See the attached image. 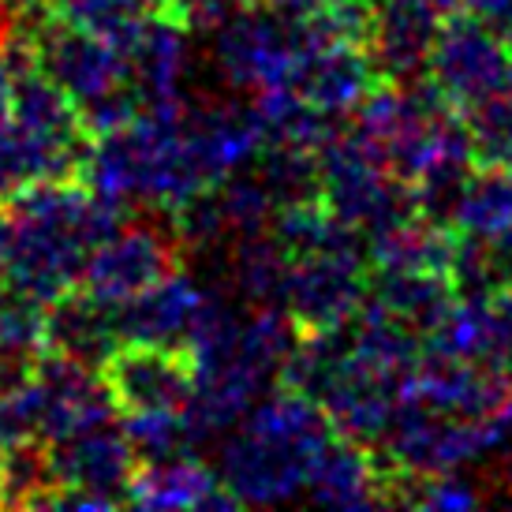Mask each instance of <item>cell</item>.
<instances>
[{
  "label": "cell",
  "instance_id": "cell-1",
  "mask_svg": "<svg viewBox=\"0 0 512 512\" xmlns=\"http://www.w3.org/2000/svg\"><path fill=\"white\" fill-rule=\"evenodd\" d=\"M12 277L8 288L53 303L79 288L83 266L113 228L131 214L98 199L83 180L30 187L12 202Z\"/></svg>",
  "mask_w": 512,
  "mask_h": 512
},
{
  "label": "cell",
  "instance_id": "cell-2",
  "mask_svg": "<svg viewBox=\"0 0 512 512\" xmlns=\"http://www.w3.org/2000/svg\"><path fill=\"white\" fill-rule=\"evenodd\" d=\"M333 434L337 430L318 400L281 385L221 438V483L240 505H288L303 498L314 456Z\"/></svg>",
  "mask_w": 512,
  "mask_h": 512
},
{
  "label": "cell",
  "instance_id": "cell-3",
  "mask_svg": "<svg viewBox=\"0 0 512 512\" xmlns=\"http://www.w3.org/2000/svg\"><path fill=\"white\" fill-rule=\"evenodd\" d=\"M79 180L124 214L150 206L165 217L210 187L191 154L184 116L157 113H139L124 128L98 135Z\"/></svg>",
  "mask_w": 512,
  "mask_h": 512
},
{
  "label": "cell",
  "instance_id": "cell-4",
  "mask_svg": "<svg viewBox=\"0 0 512 512\" xmlns=\"http://www.w3.org/2000/svg\"><path fill=\"white\" fill-rule=\"evenodd\" d=\"M27 38L42 72L79 105L94 139L105 131L124 128L143 113V105L131 90L128 57L116 42L72 27L64 19H53V15L38 27H30Z\"/></svg>",
  "mask_w": 512,
  "mask_h": 512
},
{
  "label": "cell",
  "instance_id": "cell-5",
  "mask_svg": "<svg viewBox=\"0 0 512 512\" xmlns=\"http://www.w3.org/2000/svg\"><path fill=\"white\" fill-rule=\"evenodd\" d=\"M509 441V423L464 419V415L441 412V408L408 393L382 441L374 445V453H378V464L397 490L400 483H412V479L479 468V464L505 453Z\"/></svg>",
  "mask_w": 512,
  "mask_h": 512
},
{
  "label": "cell",
  "instance_id": "cell-6",
  "mask_svg": "<svg viewBox=\"0 0 512 512\" xmlns=\"http://www.w3.org/2000/svg\"><path fill=\"white\" fill-rule=\"evenodd\" d=\"M318 161H322V202L344 225L356 228L363 240H374L385 228L419 214L412 184L385 169L352 131V124L329 131Z\"/></svg>",
  "mask_w": 512,
  "mask_h": 512
},
{
  "label": "cell",
  "instance_id": "cell-7",
  "mask_svg": "<svg viewBox=\"0 0 512 512\" xmlns=\"http://www.w3.org/2000/svg\"><path fill=\"white\" fill-rule=\"evenodd\" d=\"M370 296L367 240L329 243L318 251L292 255L285 307L303 333H333L352 326Z\"/></svg>",
  "mask_w": 512,
  "mask_h": 512
},
{
  "label": "cell",
  "instance_id": "cell-8",
  "mask_svg": "<svg viewBox=\"0 0 512 512\" xmlns=\"http://www.w3.org/2000/svg\"><path fill=\"white\" fill-rule=\"evenodd\" d=\"M299 53L296 15L273 8L266 0L247 4L243 12L210 30V57L217 75L240 94H266L288 86Z\"/></svg>",
  "mask_w": 512,
  "mask_h": 512
},
{
  "label": "cell",
  "instance_id": "cell-9",
  "mask_svg": "<svg viewBox=\"0 0 512 512\" xmlns=\"http://www.w3.org/2000/svg\"><path fill=\"white\" fill-rule=\"evenodd\" d=\"M180 251L184 247L169 217L165 221H131L128 217L90 251L79 288H86L109 307H124L135 296H143L150 285H157L161 277H169L180 262Z\"/></svg>",
  "mask_w": 512,
  "mask_h": 512
},
{
  "label": "cell",
  "instance_id": "cell-10",
  "mask_svg": "<svg viewBox=\"0 0 512 512\" xmlns=\"http://www.w3.org/2000/svg\"><path fill=\"white\" fill-rule=\"evenodd\" d=\"M427 79L441 90V98L468 113L512 86V45L468 12L453 15L434 45Z\"/></svg>",
  "mask_w": 512,
  "mask_h": 512
},
{
  "label": "cell",
  "instance_id": "cell-11",
  "mask_svg": "<svg viewBox=\"0 0 512 512\" xmlns=\"http://www.w3.org/2000/svg\"><path fill=\"white\" fill-rule=\"evenodd\" d=\"M27 393L30 408H34V430H38L42 445L105 427L120 415L101 370L53 356V352L38 356L34 374L27 378Z\"/></svg>",
  "mask_w": 512,
  "mask_h": 512
},
{
  "label": "cell",
  "instance_id": "cell-12",
  "mask_svg": "<svg viewBox=\"0 0 512 512\" xmlns=\"http://www.w3.org/2000/svg\"><path fill=\"white\" fill-rule=\"evenodd\" d=\"M191 34L180 15L146 12L139 30L124 45L131 72V90L143 105V113L157 116H187V79H191Z\"/></svg>",
  "mask_w": 512,
  "mask_h": 512
},
{
  "label": "cell",
  "instance_id": "cell-13",
  "mask_svg": "<svg viewBox=\"0 0 512 512\" xmlns=\"http://www.w3.org/2000/svg\"><path fill=\"white\" fill-rule=\"evenodd\" d=\"M460 0H370L367 49L389 83H419Z\"/></svg>",
  "mask_w": 512,
  "mask_h": 512
},
{
  "label": "cell",
  "instance_id": "cell-14",
  "mask_svg": "<svg viewBox=\"0 0 512 512\" xmlns=\"http://www.w3.org/2000/svg\"><path fill=\"white\" fill-rule=\"evenodd\" d=\"M101 378L120 415L187 408V397L195 389V367L187 352L157 344H120L101 363Z\"/></svg>",
  "mask_w": 512,
  "mask_h": 512
},
{
  "label": "cell",
  "instance_id": "cell-15",
  "mask_svg": "<svg viewBox=\"0 0 512 512\" xmlns=\"http://www.w3.org/2000/svg\"><path fill=\"white\" fill-rule=\"evenodd\" d=\"M53 483L68 490H83L109 505H128L131 475L139 468V453L128 441L124 427L105 423V427L83 430L75 438L45 445Z\"/></svg>",
  "mask_w": 512,
  "mask_h": 512
},
{
  "label": "cell",
  "instance_id": "cell-16",
  "mask_svg": "<svg viewBox=\"0 0 512 512\" xmlns=\"http://www.w3.org/2000/svg\"><path fill=\"white\" fill-rule=\"evenodd\" d=\"M184 131L191 154L199 161L206 184L214 187L232 172L251 169L258 154L266 150V124L251 101H210V105H191L184 116Z\"/></svg>",
  "mask_w": 512,
  "mask_h": 512
},
{
  "label": "cell",
  "instance_id": "cell-17",
  "mask_svg": "<svg viewBox=\"0 0 512 512\" xmlns=\"http://www.w3.org/2000/svg\"><path fill=\"white\" fill-rule=\"evenodd\" d=\"M214 288L199 285L191 273L172 270L150 285L143 296L116 307V322H120V341L124 344H157V348H176L187 352L191 333L199 326L202 311L210 303Z\"/></svg>",
  "mask_w": 512,
  "mask_h": 512
},
{
  "label": "cell",
  "instance_id": "cell-18",
  "mask_svg": "<svg viewBox=\"0 0 512 512\" xmlns=\"http://www.w3.org/2000/svg\"><path fill=\"white\" fill-rule=\"evenodd\" d=\"M303 498L333 509H374L393 501V483L370 445L333 434L314 456Z\"/></svg>",
  "mask_w": 512,
  "mask_h": 512
},
{
  "label": "cell",
  "instance_id": "cell-19",
  "mask_svg": "<svg viewBox=\"0 0 512 512\" xmlns=\"http://www.w3.org/2000/svg\"><path fill=\"white\" fill-rule=\"evenodd\" d=\"M128 505L135 509H236L240 501L232 498L221 483L217 464H206L187 453H172L161 460H143L128 486Z\"/></svg>",
  "mask_w": 512,
  "mask_h": 512
},
{
  "label": "cell",
  "instance_id": "cell-20",
  "mask_svg": "<svg viewBox=\"0 0 512 512\" xmlns=\"http://www.w3.org/2000/svg\"><path fill=\"white\" fill-rule=\"evenodd\" d=\"M116 307L94 299L86 288H72L45 307V352L101 370V363L120 348Z\"/></svg>",
  "mask_w": 512,
  "mask_h": 512
},
{
  "label": "cell",
  "instance_id": "cell-21",
  "mask_svg": "<svg viewBox=\"0 0 512 512\" xmlns=\"http://www.w3.org/2000/svg\"><path fill=\"white\" fill-rule=\"evenodd\" d=\"M460 299L449 273H370L367 303L415 329L423 341Z\"/></svg>",
  "mask_w": 512,
  "mask_h": 512
},
{
  "label": "cell",
  "instance_id": "cell-22",
  "mask_svg": "<svg viewBox=\"0 0 512 512\" xmlns=\"http://www.w3.org/2000/svg\"><path fill=\"white\" fill-rule=\"evenodd\" d=\"M456 232L415 214L367 240L370 273H449Z\"/></svg>",
  "mask_w": 512,
  "mask_h": 512
},
{
  "label": "cell",
  "instance_id": "cell-23",
  "mask_svg": "<svg viewBox=\"0 0 512 512\" xmlns=\"http://www.w3.org/2000/svg\"><path fill=\"white\" fill-rule=\"evenodd\" d=\"M288 270H292V255L273 236V228L225 247V288L247 307H281Z\"/></svg>",
  "mask_w": 512,
  "mask_h": 512
},
{
  "label": "cell",
  "instance_id": "cell-24",
  "mask_svg": "<svg viewBox=\"0 0 512 512\" xmlns=\"http://www.w3.org/2000/svg\"><path fill=\"white\" fill-rule=\"evenodd\" d=\"M453 232L475 240H505L512 236V169L483 165L468 176L453 210Z\"/></svg>",
  "mask_w": 512,
  "mask_h": 512
},
{
  "label": "cell",
  "instance_id": "cell-25",
  "mask_svg": "<svg viewBox=\"0 0 512 512\" xmlns=\"http://www.w3.org/2000/svg\"><path fill=\"white\" fill-rule=\"evenodd\" d=\"M393 501L434 512H464L486 505L490 494H486V486L479 479H471L468 471H449V475H430V479L400 483L393 490Z\"/></svg>",
  "mask_w": 512,
  "mask_h": 512
},
{
  "label": "cell",
  "instance_id": "cell-26",
  "mask_svg": "<svg viewBox=\"0 0 512 512\" xmlns=\"http://www.w3.org/2000/svg\"><path fill=\"white\" fill-rule=\"evenodd\" d=\"M124 423V434L135 445L139 460H161V456L172 453H187L195 449L191 441V430H187V415L184 408H161V412H131L120 415Z\"/></svg>",
  "mask_w": 512,
  "mask_h": 512
},
{
  "label": "cell",
  "instance_id": "cell-27",
  "mask_svg": "<svg viewBox=\"0 0 512 512\" xmlns=\"http://www.w3.org/2000/svg\"><path fill=\"white\" fill-rule=\"evenodd\" d=\"M468 128L475 139V154L483 165H509L512 169V86L483 105L468 109Z\"/></svg>",
  "mask_w": 512,
  "mask_h": 512
},
{
  "label": "cell",
  "instance_id": "cell-28",
  "mask_svg": "<svg viewBox=\"0 0 512 512\" xmlns=\"http://www.w3.org/2000/svg\"><path fill=\"white\" fill-rule=\"evenodd\" d=\"M460 8L494 30L505 45H512V0H460Z\"/></svg>",
  "mask_w": 512,
  "mask_h": 512
},
{
  "label": "cell",
  "instance_id": "cell-29",
  "mask_svg": "<svg viewBox=\"0 0 512 512\" xmlns=\"http://www.w3.org/2000/svg\"><path fill=\"white\" fill-rule=\"evenodd\" d=\"M12 277V214L0 210V292L8 288Z\"/></svg>",
  "mask_w": 512,
  "mask_h": 512
},
{
  "label": "cell",
  "instance_id": "cell-30",
  "mask_svg": "<svg viewBox=\"0 0 512 512\" xmlns=\"http://www.w3.org/2000/svg\"><path fill=\"white\" fill-rule=\"evenodd\" d=\"M45 0H0V27H12L19 19H27V12H34Z\"/></svg>",
  "mask_w": 512,
  "mask_h": 512
},
{
  "label": "cell",
  "instance_id": "cell-31",
  "mask_svg": "<svg viewBox=\"0 0 512 512\" xmlns=\"http://www.w3.org/2000/svg\"><path fill=\"white\" fill-rule=\"evenodd\" d=\"M266 4L281 8V12H288V15H307V12H318V8L333 4V0H266Z\"/></svg>",
  "mask_w": 512,
  "mask_h": 512
},
{
  "label": "cell",
  "instance_id": "cell-32",
  "mask_svg": "<svg viewBox=\"0 0 512 512\" xmlns=\"http://www.w3.org/2000/svg\"><path fill=\"white\" fill-rule=\"evenodd\" d=\"M501 486H505V494L512 498V441L505 445V453H501Z\"/></svg>",
  "mask_w": 512,
  "mask_h": 512
},
{
  "label": "cell",
  "instance_id": "cell-33",
  "mask_svg": "<svg viewBox=\"0 0 512 512\" xmlns=\"http://www.w3.org/2000/svg\"><path fill=\"white\" fill-rule=\"evenodd\" d=\"M143 12H169V8H176L180 0H135Z\"/></svg>",
  "mask_w": 512,
  "mask_h": 512
},
{
  "label": "cell",
  "instance_id": "cell-34",
  "mask_svg": "<svg viewBox=\"0 0 512 512\" xmlns=\"http://www.w3.org/2000/svg\"><path fill=\"white\" fill-rule=\"evenodd\" d=\"M0 505H4V475H0Z\"/></svg>",
  "mask_w": 512,
  "mask_h": 512
}]
</instances>
